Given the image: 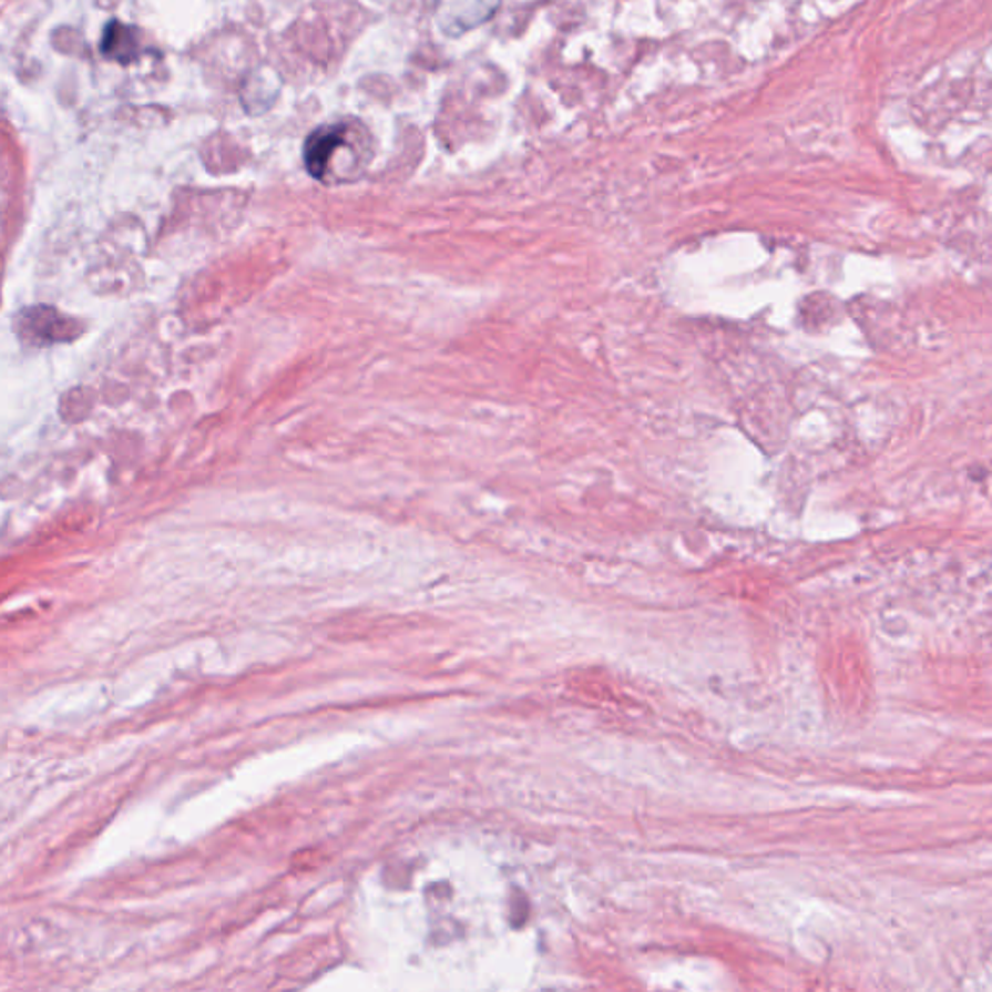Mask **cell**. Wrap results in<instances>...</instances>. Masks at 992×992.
<instances>
[{
  "label": "cell",
  "mask_w": 992,
  "mask_h": 992,
  "mask_svg": "<svg viewBox=\"0 0 992 992\" xmlns=\"http://www.w3.org/2000/svg\"><path fill=\"white\" fill-rule=\"evenodd\" d=\"M18 331L22 338L28 339L33 346H49L57 341H69L76 338V324L59 315L53 308H28L20 320Z\"/></svg>",
  "instance_id": "2"
},
{
  "label": "cell",
  "mask_w": 992,
  "mask_h": 992,
  "mask_svg": "<svg viewBox=\"0 0 992 992\" xmlns=\"http://www.w3.org/2000/svg\"><path fill=\"white\" fill-rule=\"evenodd\" d=\"M140 41L139 31L132 25L111 20L105 25L103 38H101V54L109 61L119 62V64H131V62L140 59Z\"/></svg>",
  "instance_id": "3"
},
{
  "label": "cell",
  "mask_w": 992,
  "mask_h": 992,
  "mask_svg": "<svg viewBox=\"0 0 992 992\" xmlns=\"http://www.w3.org/2000/svg\"><path fill=\"white\" fill-rule=\"evenodd\" d=\"M357 131H361L359 123L349 124L339 121L323 124L310 132L303 147V160L307 165L308 175L316 181H326L331 165L338 160L339 152L344 154L354 144V140H357Z\"/></svg>",
  "instance_id": "1"
}]
</instances>
